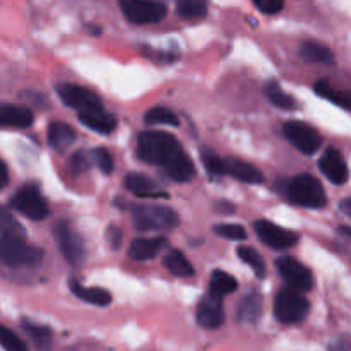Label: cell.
<instances>
[{
	"mask_svg": "<svg viewBox=\"0 0 351 351\" xmlns=\"http://www.w3.org/2000/svg\"><path fill=\"white\" fill-rule=\"evenodd\" d=\"M137 156L147 165H154L167 171L175 182H191L195 168L191 158L182 149L173 136L165 132H143L137 139Z\"/></svg>",
	"mask_w": 351,
	"mask_h": 351,
	"instance_id": "6da1fadb",
	"label": "cell"
},
{
	"mask_svg": "<svg viewBox=\"0 0 351 351\" xmlns=\"http://www.w3.org/2000/svg\"><path fill=\"white\" fill-rule=\"evenodd\" d=\"M0 256L10 267L34 266L43 259V250L29 245L26 242L24 228L9 215L7 209L2 211V239H0Z\"/></svg>",
	"mask_w": 351,
	"mask_h": 351,
	"instance_id": "7a4b0ae2",
	"label": "cell"
},
{
	"mask_svg": "<svg viewBox=\"0 0 351 351\" xmlns=\"http://www.w3.org/2000/svg\"><path fill=\"white\" fill-rule=\"evenodd\" d=\"M132 221L139 232H161L177 228L180 218L167 206L136 204L132 206Z\"/></svg>",
	"mask_w": 351,
	"mask_h": 351,
	"instance_id": "3957f363",
	"label": "cell"
},
{
	"mask_svg": "<svg viewBox=\"0 0 351 351\" xmlns=\"http://www.w3.org/2000/svg\"><path fill=\"white\" fill-rule=\"evenodd\" d=\"M311 304L295 288H283L274 298V315L281 324H298L307 317Z\"/></svg>",
	"mask_w": 351,
	"mask_h": 351,
	"instance_id": "277c9868",
	"label": "cell"
},
{
	"mask_svg": "<svg viewBox=\"0 0 351 351\" xmlns=\"http://www.w3.org/2000/svg\"><path fill=\"white\" fill-rule=\"evenodd\" d=\"M288 197H290L293 204L311 209L324 208L326 202H328L321 182L307 173L298 175V177H295L290 182V185H288Z\"/></svg>",
	"mask_w": 351,
	"mask_h": 351,
	"instance_id": "5b68a950",
	"label": "cell"
},
{
	"mask_svg": "<svg viewBox=\"0 0 351 351\" xmlns=\"http://www.w3.org/2000/svg\"><path fill=\"white\" fill-rule=\"evenodd\" d=\"M120 9L134 24L160 23L167 17V5L160 0H120Z\"/></svg>",
	"mask_w": 351,
	"mask_h": 351,
	"instance_id": "8992f818",
	"label": "cell"
},
{
	"mask_svg": "<svg viewBox=\"0 0 351 351\" xmlns=\"http://www.w3.org/2000/svg\"><path fill=\"white\" fill-rule=\"evenodd\" d=\"M10 206L17 213L27 216L29 219H34V221L45 219L48 216V213H50L47 202H45L40 191L34 185H24V187H21L10 197Z\"/></svg>",
	"mask_w": 351,
	"mask_h": 351,
	"instance_id": "52a82bcc",
	"label": "cell"
},
{
	"mask_svg": "<svg viewBox=\"0 0 351 351\" xmlns=\"http://www.w3.org/2000/svg\"><path fill=\"white\" fill-rule=\"evenodd\" d=\"M53 235L57 239L60 252L64 254L65 261L72 266H79L86 259V247L81 235L72 228L69 223L60 221L53 230Z\"/></svg>",
	"mask_w": 351,
	"mask_h": 351,
	"instance_id": "ba28073f",
	"label": "cell"
},
{
	"mask_svg": "<svg viewBox=\"0 0 351 351\" xmlns=\"http://www.w3.org/2000/svg\"><path fill=\"white\" fill-rule=\"evenodd\" d=\"M276 267L280 271L281 278L290 288H295L298 291H308L314 287V276L312 271L302 263L295 261L293 257H280L276 261Z\"/></svg>",
	"mask_w": 351,
	"mask_h": 351,
	"instance_id": "9c48e42d",
	"label": "cell"
},
{
	"mask_svg": "<svg viewBox=\"0 0 351 351\" xmlns=\"http://www.w3.org/2000/svg\"><path fill=\"white\" fill-rule=\"evenodd\" d=\"M283 134L300 153L314 154L321 147L322 137L315 129L304 122H288L285 123Z\"/></svg>",
	"mask_w": 351,
	"mask_h": 351,
	"instance_id": "30bf717a",
	"label": "cell"
},
{
	"mask_svg": "<svg viewBox=\"0 0 351 351\" xmlns=\"http://www.w3.org/2000/svg\"><path fill=\"white\" fill-rule=\"evenodd\" d=\"M254 228H256L257 237H259L267 247H271V249L274 250L291 249V247L298 242L297 233L281 228V226L274 225V223L271 221L261 219V221H257L256 225H254Z\"/></svg>",
	"mask_w": 351,
	"mask_h": 351,
	"instance_id": "8fae6325",
	"label": "cell"
},
{
	"mask_svg": "<svg viewBox=\"0 0 351 351\" xmlns=\"http://www.w3.org/2000/svg\"><path fill=\"white\" fill-rule=\"evenodd\" d=\"M57 93L65 105L71 106V108L79 110V112L103 108L98 96H96L93 91H89V89L82 88V86L69 84V82H65V84L57 86Z\"/></svg>",
	"mask_w": 351,
	"mask_h": 351,
	"instance_id": "7c38bea8",
	"label": "cell"
},
{
	"mask_svg": "<svg viewBox=\"0 0 351 351\" xmlns=\"http://www.w3.org/2000/svg\"><path fill=\"white\" fill-rule=\"evenodd\" d=\"M223 298L215 297L209 293L208 297L202 298L197 305V324L204 329H218L225 322V308L221 304Z\"/></svg>",
	"mask_w": 351,
	"mask_h": 351,
	"instance_id": "4fadbf2b",
	"label": "cell"
},
{
	"mask_svg": "<svg viewBox=\"0 0 351 351\" xmlns=\"http://www.w3.org/2000/svg\"><path fill=\"white\" fill-rule=\"evenodd\" d=\"M319 168L326 175V178L335 185H343L348 180V167H346L345 158L335 147H329L322 154L321 160H319Z\"/></svg>",
	"mask_w": 351,
	"mask_h": 351,
	"instance_id": "5bb4252c",
	"label": "cell"
},
{
	"mask_svg": "<svg viewBox=\"0 0 351 351\" xmlns=\"http://www.w3.org/2000/svg\"><path fill=\"white\" fill-rule=\"evenodd\" d=\"M125 187L127 191L132 192L134 195L143 199H156V197H167V192L161 191L160 185L147 178L143 173H129L125 177Z\"/></svg>",
	"mask_w": 351,
	"mask_h": 351,
	"instance_id": "9a60e30c",
	"label": "cell"
},
{
	"mask_svg": "<svg viewBox=\"0 0 351 351\" xmlns=\"http://www.w3.org/2000/svg\"><path fill=\"white\" fill-rule=\"evenodd\" d=\"M79 120H81L82 125L99 134H112L117 127L115 117L106 113L103 108L79 112Z\"/></svg>",
	"mask_w": 351,
	"mask_h": 351,
	"instance_id": "2e32d148",
	"label": "cell"
},
{
	"mask_svg": "<svg viewBox=\"0 0 351 351\" xmlns=\"http://www.w3.org/2000/svg\"><path fill=\"white\" fill-rule=\"evenodd\" d=\"M167 245V240L163 237H154V239H137L130 243L129 256L136 261H149L161 252V249Z\"/></svg>",
	"mask_w": 351,
	"mask_h": 351,
	"instance_id": "e0dca14e",
	"label": "cell"
},
{
	"mask_svg": "<svg viewBox=\"0 0 351 351\" xmlns=\"http://www.w3.org/2000/svg\"><path fill=\"white\" fill-rule=\"evenodd\" d=\"M226 175L245 184H263L264 182L263 173L254 165L242 160H233V158L226 160Z\"/></svg>",
	"mask_w": 351,
	"mask_h": 351,
	"instance_id": "ac0fdd59",
	"label": "cell"
},
{
	"mask_svg": "<svg viewBox=\"0 0 351 351\" xmlns=\"http://www.w3.org/2000/svg\"><path fill=\"white\" fill-rule=\"evenodd\" d=\"M0 122L5 127H16V129H26L33 123V113L24 106L2 105L0 108Z\"/></svg>",
	"mask_w": 351,
	"mask_h": 351,
	"instance_id": "d6986e66",
	"label": "cell"
},
{
	"mask_svg": "<svg viewBox=\"0 0 351 351\" xmlns=\"http://www.w3.org/2000/svg\"><path fill=\"white\" fill-rule=\"evenodd\" d=\"M261 312H263V300L256 291H250L240 300L239 307H237V319L243 324H254L259 321Z\"/></svg>",
	"mask_w": 351,
	"mask_h": 351,
	"instance_id": "ffe728a7",
	"label": "cell"
},
{
	"mask_svg": "<svg viewBox=\"0 0 351 351\" xmlns=\"http://www.w3.org/2000/svg\"><path fill=\"white\" fill-rule=\"evenodd\" d=\"M75 141V132L64 122H53L48 127V144L55 151H65Z\"/></svg>",
	"mask_w": 351,
	"mask_h": 351,
	"instance_id": "44dd1931",
	"label": "cell"
},
{
	"mask_svg": "<svg viewBox=\"0 0 351 351\" xmlns=\"http://www.w3.org/2000/svg\"><path fill=\"white\" fill-rule=\"evenodd\" d=\"M23 329L27 336L31 338L33 345L36 346L38 351H50L51 345H53V335H51V329L47 328L43 324H36L33 321H27L23 319Z\"/></svg>",
	"mask_w": 351,
	"mask_h": 351,
	"instance_id": "7402d4cb",
	"label": "cell"
},
{
	"mask_svg": "<svg viewBox=\"0 0 351 351\" xmlns=\"http://www.w3.org/2000/svg\"><path fill=\"white\" fill-rule=\"evenodd\" d=\"M71 290L75 297L81 298V300H84V302H88V304H91V305H99V307H105V305H108L110 302H112V295H110L106 290H103V288L82 287V285L75 280H71Z\"/></svg>",
	"mask_w": 351,
	"mask_h": 351,
	"instance_id": "603a6c76",
	"label": "cell"
},
{
	"mask_svg": "<svg viewBox=\"0 0 351 351\" xmlns=\"http://www.w3.org/2000/svg\"><path fill=\"white\" fill-rule=\"evenodd\" d=\"M163 264L173 276L178 278H191L194 276L195 273L194 266L189 263L187 257H185L184 252H180V250H171V252H168Z\"/></svg>",
	"mask_w": 351,
	"mask_h": 351,
	"instance_id": "cb8c5ba5",
	"label": "cell"
},
{
	"mask_svg": "<svg viewBox=\"0 0 351 351\" xmlns=\"http://www.w3.org/2000/svg\"><path fill=\"white\" fill-rule=\"evenodd\" d=\"M237 290V280L232 274L225 273V271L216 269L211 274V285H209V293L215 295V297L223 298L226 295L233 293Z\"/></svg>",
	"mask_w": 351,
	"mask_h": 351,
	"instance_id": "d4e9b609",
	"label": "cell"
},
{
	"mask_svg": "<svg viewBox=\"0 0 351 351\" xmlns=\"http://www.w3.org/2000/svg\"><path fill=\"white\" fill-rule=\"evenodd\" d=\"M266 96L274 106L281 110H295L297 108V101L291 98L288 93L283 91L280 84L276 81H271L266 84Z\"/></svg>",
	"mask_w": 351,
	"mask_h": 351,
	"instance_id": "484cf974",
	"label": "cell"
},
{
	"mask_svg": "<svg viewBox=\"0 0 351 351\" xmlns=\"http://www.w3.org/2000/svg\"><path fill=\"white\" fill-rule=\"evenodd\" d=\"M300 53L305 60L317 62V64H324V62L332 60V53L328 47L317 43V41H305L302 43Z\"/></svg>",
	"mask_w": 351,
	"mask_h": 351,
	"instance_id": "4316f807",
	"label": "cell"
},
{
	"mask_svg": "<svg viewBox=\"0 0 351 351\" xmlns=\"http://www.w3.org/2000/svg\"><path fill=\"white\" fill-rule=\"evenodd\" d=\"M177 12L184 19H199L208 14L206 0H177Z\"/></svg>",
	"mask_w": 351,
	"mask_h": 351,
	"instance_id": "83f0119b",
	"label": "cell"
},
{
	"mask_svg": "<svg viewBox=\"0 0 351 351\" xmlns=\"http://www.w3.org/2000/svg\"><path fill=\"white\" fill-rule=\"evenodd\" d=\"M144 119H146V123H149V125L177 127L180 123L178 117L170 108H167V106H154V108H151L146 113Z\"/></svg>",
	"mask_w": 351,
	"mask_h": 351,
	"instance_id": "f1b7e54d",
	"label": "cell"
},
{
	"mask_svg": "<svg viewBox=\"0 0 351 351\" xmlns=\"http://www.w3.org/2000/svg\"><path fill=\"white\" fill-rule=\"evenodd\" d=\"M239 257L242 263H245L247 266H250L256 273L257 278H264L266 276V263L261 257V254L257 252L256 249L252 247H239Z\"/></svg>",
	"mask_w": 351,
	"mask_h": 351,
	"instance_id": "f546056e",
	"label": "cell"
},
{
	"mask_svg": "<svg viewBox=\"0 0 351 351\" xmlns=\"http://www.w3.org/2000/svg\"><path fill=\"white\" fill-rule=\"evenodd\" d=\"M315 93H317L321 98L328 99V101L331 103H336V105L343 106V108H348V99H346V93L343 91H338V89L332 88L331 84H329V81H317L314 86Z\"/></svg>",
	"mask_w": 351,
	"mask_h": 351,
	"instance_id": "4dcf8cb0",
	"label": "cell"
},
{
	"mask_svg": "<svg viewBox=\"0 0 351 351\" xmlns=\"http://www.w3.org/2000/svg\"><path fill=\"white\" fill-rule=\"evenodd\" d=\"M201 158H202V165H204V168L209 171V173L216 175V177L226 175V160L219 158L218 154L209 153V151H202Z\"/></svg>",
	"mask_w": 351,
	"mask_h": 351,
	"instance_id": "1f68e13d",
	"label": "cell"
},
{
	"mask_svg": "<svg viewBox=\"0 0 351 351\" xmlns=\"http://www.w3.org/2000/svg\"><path fill=\"white\" fill-rule=\"evenodd\" d=\"M0 343H2L3 350L5 351H29L27 350L26 343H24L16 332L10 331L9 328L0 329Z\"/></svg>",
	"mask_w": 351,
	"mask_h": 351,
	"instance_id": "d6a6232c",
	"label": "cell"
},
{
	"mask_svg": "<svg viewBox=\"0 0 351 351\" xmlns=\"http://www.w3.org/2000/svg\"><path fill=\"white\" fill-rule=\"evenodd\" d=\"M215 233L216 235L223 237V239L228 240H245L247 239V232L243 226L240 225H233V223H223V225H216L215 226Z\"/></svg>",
	"mask_w": 351,
	"mask_h": 351,
	"instance_id": "836d02e7",
	"label": "cell"
},
{
	"mask_svg": "<svg viewBox=\"0 0 351 351\" xmlns=\"http://www.w3.org/2000/svg\"><path fill=\"white\" fill-rule=\"evenodd\" d=\"M93 158H95V163L98 165L99 170L103 173L110 175L113 171V156L105 149V147H96L93 151Z\"/></svg>",
	"mask_w": 351,
	"mask_h": 351,
	"instance_id": "e575fe53",
	"label": "cell"
},
{
	"mask_svg": "<svg viewBox=\"0 0 351 351\" xmlns=\"http://www.w3.org/2000/svg\"><path fill=\"white\" fill-rule=\"evenodd\" d=\"M254 5L264 14H278L285 5V0H254Z\"/></svg>",
	"mask_w": 351,
	"mask_h": 351,
	"instance_id": "d590c367",
	"label": "cell"
},
{
	"mask_svg": "<svg viewBox=\"0 0 351 351\" xmlns=\"http://www.w3.org/2000/svg\"><path fill=\"white\" fill-rule=\"evenodd\" d=\"M88 168H89V160L88 156H86V153L79 151V153H75L74 156L71 158V171L74 175L82 173V171H86Z\"/></svg>",
	"mask_w": 351,
	"mask_h": 351,
	"instance_id": "8d00e7d4",
	"label": "cell"
},
{
	"mask_svg": "<svg viewBox=\"0 0 351 351\" xmlns=\"http://www.w3.org/2000/svg\"><path fill=\"white\" fill-rule=\"evenodd\" d=\"M122 232H120L117 226H108V228H106V242L110 243L112 249H119L120 243H122Z\"/></svg>",
	"mask_w": 351,
	"mask_h": 351,
	"instance_id": "74e56055",
	"label": "cell"
},
{
	"mask_svg": "<svg viewBox=\"0 0 351 351\" xmlns=\"http://www.w3.org/2000/svg\"><path fill=\"white\" fill-rule=\"evenodd\" d=\"M339 209H341V211L345 213V215L351 219V197L345 199V201H341V204H339Z\"/></svg>",
	"mask_w": 351,
	"mask_h": 351,
	"instance_id": "f35d334b",
	"label": "cell"
},
{
	"mask_svg": "<svg viewBox=\"0 0 351 351\" xmlns=\"http://www.w3.org/2000/svg\"><path fill=\"white\" fill-rule=\"evenodd\" d=\"M7 182H9V171H7L5 163H2V187H5Z\"/></svg>",
	"mask_w": 351,
	"mask_h": 351,
	"instance_id": "ab89813d",
	"label": "cell"
},
{
	"mask_svg": "<svg viewBox=\"0 0 351 351\" xmlns=\"http://www.w3.org/2000/svg\"><path fill=\"white\" fill-rule=\"evenodd\" d=\"M331 351H345V348H343L341 345H332L331 346Z\"/></svg>",
	"mask_w": 351,
	"mask_h": 351,
	"instance_id": "60d3db41",
	"label": "cell"
},
{
	"mask_svg": "<svg viewBox=\"0 0 351 351\" xmlns=\"http://www.w3.org/2000/svg\"><path fill=\"white\" fill-rule=\"evenodd\" d=\"M346 99H348V108L351 110V93H346Z\"/></svg>",
	"mask_w": 351,
	"mask_h": 351,
	"instance_id": "b9f144b4",
	"label": "cell"
}]
</instances>
